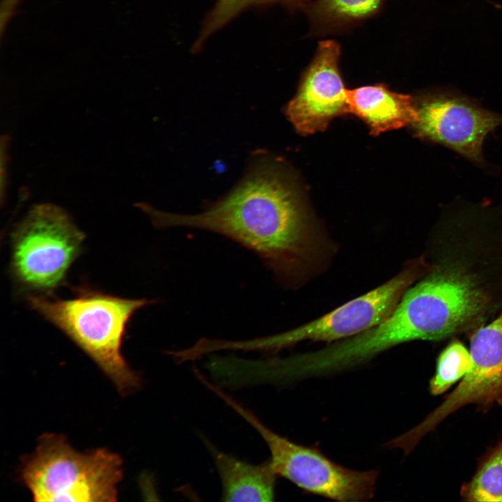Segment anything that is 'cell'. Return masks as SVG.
<instances>
[{
  "mask_svg": "<svg viewBox=\"0 0 502 502\" xmlns=\"http://www.w3.org/2000/svg\"><path fill=\"white\" fill-rule=\"evenodd\" d=\"M139 207L158 229H205L238 243L287 283L297 281L326 246L289 174L268 156L257 158L234 190L201 213Z\"/></svg>",
  "mask_w": 502,
  "mask_h": 502,
  "instance_id": "6da1fadb",
  "label": "cell"
},
{
  "mask_svg": "<svg viewBox=\"0 0 502 502\" xmlns=\"http://www.w3.org/2000/svg\"><path fill=\"white\" fill-rule=\"evenodd\" d=\"M76 290L70 299L33 295L27 302L81 348L122 395L137 389L141 377L124 359L121 345L133 314L155 301L124 298L85 287Z\"/></svg>",
  "mask_w": 502,
  "mask_h": 502,
  "instance_id": "7a4b0ae2",
  "label": "cell"
},
{
  "mask_svg": "<svg viewBox=\"0 0 502 502\" xmlns=\"http://www.w3.org/2000/svg\"><path fill=\"white\" fill-rule=\"evenodd\" d=\"M123 462L105 448L81 452L60 434L43 435L22 478L36 501H116Z\"/></svg>",
  "mask_w": 502,
  "mask_h": 502,
  "instance_id": "3957f363",
  "label": "cell"
},
{
  "mask_svg": "<svg viewBox=\"0 0 502 502\" xmlns=\"http://www.w3.org/2000/svg\"><path fill=\"white\" fill-rule=\"evenodd\" d=\"M432 268L423 258L413 259L383 284L309 323L252 340H220L218 348L273 353L305 340L333 342L354 336L386 318L406 290Z\"/></svg>",
  "mask_w": 502,
  "mask_h": 502,
  "instance_id": "277c9868",
  "label": "cell"
},
{
  "mask_svg": "<svg viewBox=\"0 0 502 502\" xmlns=\"http://www.w3.org/2000/svg\"><path fill=\"white\" fill-rule=\"evenodd\" d=\"M85 235L62 208L33 206L12 234L11 273L25 290L49 293L61 285Z\"/></svg>",
  "mask_w": 502,
  "mask_h": 502,
  "instance_id": "5b68a950",
  "label": "cell"
},
{
  "mask_svg": "<svg viewBox=\"0 0 502 502\" xmlns=\"http://www.w3.org/2000/svg\"><path fill=\"white\" fill-rule=\"evenodd\" d=\"M220 397L264 439L277 476L307 492L335 501H361L374 496L379 470L356 471L342 466L317 448L298 444L273 431L225 391Z\"/></svg>",
  "mask_w": 502,
  "mask_h": 502,
  "instance_id": "8992f818",
  "label": "cell"
},
{
  "mask_svg": "<svg viewBox=\"0 0 502 502\" xmlns=\"http://www.w3.org/2000/svg\"><path fill=\"white\" fill-rule=\"evenodd\" d=\"M415 105L417 119L411 126L417 137L444 146L485 166L483 142L502 125V115L459 91L442 88L419 95Z\"/></svg>",
  "mask_w": 502,
  "mask_h": 502,
  "instance_id": "52a82bcc",
  "label": "cell"
},
{
  "mask_svg": "<svg viewBox=\"0 0 502 502\" xmlns=\"http://www.w3.org/2000/svg\"><path fill=\"white\" fill-rule=\"evenodd\" d=\"M472 367L457 388L420 424L402 435L414 448L427 433L449 415L467 404L486 408L497 400L502 383V313L471 337Z\"/></svg>",
  "mask_w": 502,
  "mask_h": 502,
  "instance_id": "ba28073f",
  "label": "cell"
},
{
  "mask_svg": "<svg viewBox=\"0 0 502 502\" xmlns=\"http://www.w3.org/2000/svg\"><path fill=\"white\" fill-rule=\"evenodd\" d=\"M340 56L337 42L320 41L303 71L297 92L285 109L287 116L301 135L322 131L334 118L350 113L348 89L340 69Z\"/></svg>",
  "mask_w": 502,
  "mask_h": 502,
  "instance_id": "9c48e42d",
  "label": "cell"
},
{
  "mask_svg": "<svg viewBox=\"0 0 502 502\" xmlns=\"http://www.w3.org/2000/svg\"><path fill=\"white\" fill-rule=\"evenodd\" d=\"M350 113L361 119L371 133H380L412 126L417 119L415 98L391 91L384 84L348 89Z\"/></svg>",
  "mask_w": 502,
  "mask_h": 502,
  "instance_id": "30bf717a",
  "label": "cell"
},
{
  "mask_svg": "<svg viewBox=\"0 0 502 502\" xmlns=\"http://www.w3.org/2000/svg\"><path fill=\"white\" fill-rule=\"evenodd\" d=\"M211 452L219 473L222 501L226 502H267L275 498L276 474L269 460L252 464L217 450L208 441Z\"/></svg>",
  "mask_w": 502,
  "mask_h": 502,
  "instance_id": "8fae6325",
  "label": "cell"
},
{
  "mask_svg": "<svg viewBox=\"0 0 502 502\" xmlns=\"http://www.w3.org/2000/svg\"><path fill=\"white\" fill-rule=\"evenodd\" d=\"M383 0H314L305 10L314 33L340 31L376 14Z\"/></svg>",
  "mask_w": 502,
  "mask_h": 502,
  "instance_id": "7c38bea8",
  "label": "cell"
},
{
  "mask_svg": "<svg viewBox=\"0 0 502 502\" xmlns=\"http://www.w3.org/2000/svg\"><path fill=\"white\" fill-rule=\"evenodd\" d=\"M460 494L465 501L502 502V441L482 459Z\"/></svg>",
  "mask_w": 502,
  "mask_h": 502,
  "instance_id": "4fadbf2b",
  "label": "cell"
},
{
  "mask_svg": "<svg viewBox=\"0 0 502 502\" xmlns=\"http://www.w3.org/2000/svg\"><path fill=\"white\" fill-rule=\"evenodd\" d=\"M309 3V0H217L204 21L202 29L192 51L197 53L201 50L211 35L248 8H265L280 4L291 10H305Z\"/></svg>",
  "mask_w": 502,
  "mask_h": 502,
  "instance_id": "5bb4252c",
  "label": "cell"
},
{
  "mask_svg": "<svg viewBox=\"0 0 502 502\" xmlns=\"http://www.w3.org/2000/svg\"><path fill=\"white\" fill-rule=\"evenodd\" d=\"M472 367L470 351L458 340L450 342L440 353L436 372L429 381V390L438 395L463 378Z\"/></svg>",
  "mask_w": 502,
  "mask_h": 502,
  "instance_id": "9a60e30c",
  "label": "cell"
},
{
  "mask_svg": "<svg viewBox=\"0 0 502 502\" xmlns=\"http://www.w3.org/2000/svg\"><path fill=\"white\" fill-rule=\"evenodd\" d=\"M497 401H498V402H502V383H501V388H500V390H499V396H498V400H497Z\"/></svg>",
  "mask_w": 502,
  "mask_h": 502,
  "instance_id": "2e32d148",
  "label": "cell"
},
{
  "mask_svg": "<svg viewBox=\"0 0 502 502\" xmlns=\"http://www.w3.org/2000/svg\"><path fill=\"white\" fill-rule=\"evenodd\" d=\"M497 7L499 8H501V9H502V6L498 5Z\"/></svg>",
  "mask_w": 502,
  "mask_h": 502,
  "instance_id": "e0dca14e",
  "label": "cell"
}]
</instances>
